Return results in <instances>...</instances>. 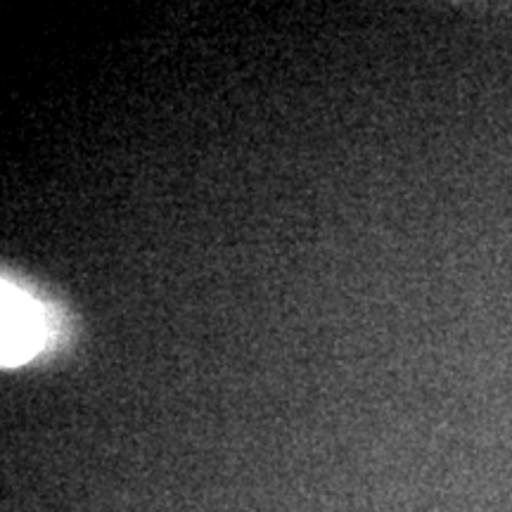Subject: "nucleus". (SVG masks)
I'll use <instances>...</instances> for the list:
<instances>
[{
    "instance_id": "nucleus-1",
    "label": "nucleus",
    "mask_w": 512,
    "mask_h": 512,
    "mask_svg": "<svg viewBox=\"0 0 512 512\" xmlns=\"http://www.w3.org/2000/svg\"><path fill=\"white\" fill-rule=\"evenodd\" d=\"M46 342V320L29 297L3 283V363L17 366Z\"/></svg>"
}]
</instances>
